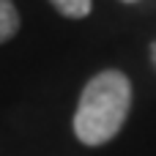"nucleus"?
<instances>
[{"mask_svg":"<svg viewBox=\"0 0 156 156\" xmlns=\"http://www.w3.org/2000/svg\"><path fill=\"white\" fill-rule=\"evenodd\" d=\"M132 107V85L129 77L121 71H101L96 74L77 104L74 112V134L85 145H104L110 143Z\"/></svg>","mask_w":156,"mask_h":156,"instance_id":"obj_1","label":"nucleus"},{"mask_svg":"<svg viewBox=\"0 0 156 156\" xmlns=\"http://www.w3.org/2000/svg\"><path fill=\"white\" fill-rule=\"evenodd\" d=\"M19 30V11L14 8L11 0H0V44L14 38Z\"/></svg>","mask_w":156,"mask_h":156,"instance_id":"obj_2","label":"nucleus"},{"mask_svg":"<svg viewBox=\"0 0 156 156\" xmlns=\"http://www.w3.org/2000/svg\"><path fill=\"white\" fill-rule=\"evenodd\" d=\"M49 3L55 5L58 14H63V16H69V19H82V16H88L90 8H93L90 0H49Z\"/></svg>","mask_w":156,"mask_h":156,"instance_id":"obj_3","label":"nucleus"}]
</instances>
